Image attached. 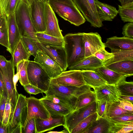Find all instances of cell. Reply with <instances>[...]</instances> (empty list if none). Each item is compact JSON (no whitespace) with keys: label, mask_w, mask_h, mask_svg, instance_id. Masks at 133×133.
<instances>
[{"label":"cell","mask_w":133,"mask_h":133,"mask_svg":"<svg viewBox=\"0 0 133 133\" xmlns=\"http://www.w3.org/2000/svg\"><path fill=\"white\" fill-rule=\"evenodd\" d=\"M91 88L87 84L79 87L64 86L58 83L55 78H51L49 89L44 93L46 96L54 95L69 104L74 110L78 97L91 90Z\"/></svg>","instance_id":"cell-1"},{"label":"cell","mask_w":133,"mask_h":133,"mask_svg":"<svg viewBox=\"0 0 133 133\" xmlns=\"http://www.w3.org/2000/svg\"><path fill=\"white\" fill-rule=\"evenodd\" d=\"M83 32L68 33L64 36L68 68L84 58L85 48Z\"/></svg>","instance_id":"cell-2"},{"label":"cell","mask_w":133,"mask_h":133,"mask_svg":"<svg viewBox=\"0 0 133 133\" xmlns=\"http://www.w3.org/2000/svg\"><path fill=\"white\" fill-rule=\"evenodd\" d=\"M48 3L54 12L71 24L79 26L86 21L72 0H49Z\"/></svg>","instance_id":"cell-3"},{"label":"cell","mask_w":133,"mask_h":133,"mask_svg":"<svg viewBox=\"0 0 133 133\" xmlns=\"http://www.w3.org/2000/svg\"><path fill=\"white\" fill-rule=\"evenodd\" d=\"M16 19L21 37L28 36L37 42L31 19L29 4L26 0H20L15 12Z\"/></svg>","instance_id":"cell-4"},{"label":"cell","mask_w":133,"mask_h":133,"mask_svg":"<svg viewBox=\"0 0 133 133\" xmlns=\"http://www.w3.org/2000/svg\"><path fill=\"white\" fill-rule=\"evenodd\" d=\"M29 84L41 90L44 93L48 90L51 78L38 63L29 60L27 67Z\"/></svg>","instance_id":"cell-5"},{"label":"cell","mask_w":133,"mask_h":133,"mask_svg":"<svg viewBox=\"0 0 133 133\" xmlns=\"http://www.w3.org/2000/svg\"><path fill=\"white\" fill-rule=\"evenodd\" d=\"M27 105L24 109L22 128L27 123L33 118L43 119L50 118L49 114L39 99L33 96L26 97Z\"/></svg>","instance_id":"cell-6"},{"label":"cell","mask_w":133,"mask_h":133,"mask_svg":"<svg viewBox=\"0 0 133 133\" xmlns=\"http://www.w3.org/2000/svg\"><path fill=\"white\" fill-rule=\"evenodd\" d=\"M96 101L84 107L75 110L65 116V122L63 126L69 133H71L73 128L81 121L96 112Z\"/></svg>","instance_id":"cell-7"},{"label":"cell","mask_w":133,"mask_h":133,"mask_svg":"<svg viewBox=\"0 0 133 133\" xmlns=\"http://www.w3.org/2000/svg\"><path fill=\"white\" fill-rule=\"evenodd\" d=\"M84 17L91 26L100 28L102 22L98 14L95 0H72Z\"/></svg>","instance_id":"cell-8"},{"label":"cell","mask_w":133,"mask_h":133,"mask_svg":"<svg viewBox=\"0 0 133 133\" xmlns=\"http://www.w3.org/2000/svg\"><path fill=\"white\" fill-rule=\"evenodd\" d=\"M0 69L3 79L5 91L8 95V99L11 104L13 112L19 94L17 91L16 90L13 82V77L15 74V67L12 63V59L8 61L6 67Z\"/></svg>","instance_id":"cell-9"},{"label":"cell","mask_w":133,"mask_h":133,"mask_svg":"<svg viewBox=\"0 0 133 133\" xmlns=\"http://www.w3.org/2000/svg\"><path fill=\"white\" fill-rule=\"evenodd\" d=\"M45 3L43 0H31L29 3L31 19L37 32L45 31Z\"/></svg>","instance_id":"cell-10"},{"label":"cell","mask_w":133,"mask_h":133,"mask_svg":"<svg viewBox=\"0 0 133 133\" xmlns=\"http://www.w3.org/2000/svg\"><path fill=\"white\" fill-rule=\"evenodd\" d=\"M26 105V96L21 94H19L8 127V133H22L23 113L24 108Z\"/></svg>","instance_id":"cell-11"},{"label":"cell","mask_w":133,"mask_h":133,"mask_svg":"<svg viewBox=\"0 0 133 133\" xmlns=\"http://www.w3.org/2000/svg\"><path fill=\"white\" fill-rule=\"evenodd\" d=\"M36 43L39 49L55 62L63 71L66 70L68 66L64 47L46 45L38 42Z\"/></svg>","instance_id":"cell-12"},{"label":"cell","mask_w":133,"mask_h":133,"mask_svg":"<svg viewBox=\"0 0 133 133\" xmlns=\"http://www.w3.org/2000/svg\"><path fill=\"white\" fill-rule=\"evenodd\" d=\"M60 84L79 87L86 84L82 70H71L62 72L55 78Z\"/></svg>","instance_id":"cell-13"},{"label":"cell","mask_w":133,"mask_h":133,"mask_svg":"<svg viewBox=\"0 0 133 133\" xmlns=\"http://www.w3.org/2000/svg\"><path fill=\"white\" fill-rule=\"evenodd\" d=\"M83 39L85 48L84 58L94 55L100 49L105 48L100 35L97 32H83Z\"/></svg>","instance_id":"cell-14"},{"label":"cell","mask_w":133,"mask_h":133,"mask_svg":"<svg viewBox=\"0 0 133 133\" xmlns=\"http://www.w3.org/2000/svg\"><path fill=\"white\" fill-rule=\"evenodd\" d=\"M34 61L39 63L51 78H54L63 71L54 61L40 50L37 52Z\"/></svg>","instance_id":"cell-15"},{"label":"cell","mask_w":133,"mask_h":133,"mask_svg":"<svg viewBox=\"0 0 133 133\" xmlns=\"http://www.w3.org/2000/svg\"><path fill=\"white\" fill-rule=\"evenodd\" d=\"M45 15L46 29L43 33L53 36L63 38L55 12L47 2L45 3Z\"/></svg>","instance_id":"cell-16"},{"label":"cell","mask_w":133,"mask_h":133,"mask_svg":"<svg viewBox=\"0 0 133 133\" xmlns=\"http://www.w3.org/2000/svg\"><path fill=\"white\" fill-rule=\"evenodd\" d=\"M94 89L97 100L109 103L119 101L120 94L116 85L106 84Z\"/></svg>","instance_id":"cell-17"},{"label":"cell","mask_w":133,"mask_h":133,"mask_svg":"<svg viewBox=\"0 0 133 133\" xmlns=\"http://www.w3.org/2000/svg\"><path fill=\"white\" fill-rule=\"evenodd\" d=\"M7 18L9 43L6 50L12 55L21 39V36L16 22L15 12Z\"/></svg>","instance_id":"cell-18"},{"label":"cell","mask_w":133,"mask_h":133,"mask_svg":"<svg viewBox=\"0 0 133 133\" xmlns=\"http://www.w3.org/2000/svg\"><path fill=\"white\" fill-rule=\"evenodd\" d=\"M36 133H43L50 131L65 124V116L52 117L46 119L35 118Z\"/></svg>","instance_id":"cell-19"},{"label":"cell","mask_w":133,"mask_h":133,"mask_svg":"<svg viewBox=\"0 0 133 133\" xmlns=\"http://www.w3.org/2000/svg\"><path fill=\"white\" fill-rule=\"evenodd\" d=\"M105 47L110 48L111 52L121 50H133V39L114 36L107 39Z\"/></svg>","instance_id":"cell-20"},{"label":"cell","mask_w":133,"mask_h":133,"mask_svg":"<svg viewBox=\"0 0 133 133\" xmlns=\"http://www.w3.org/2000/svg\"><path fill=\"white\" fill-rule=\"evenodd\" d=\"M95 71L109 84L116 85L119 82L126 80L127 77L120 74L104 65Z\"/></svg>","instance_id":"cell-21"},{"label":"cell","mask_w":133,"mask_h":133,"mask_svg":"<svg viewBox=\"0 0 133 133\" xmlns=\"http://www.w3.org/2000/svg\"><path fill=\"white\" fill-rule=\"evenodd\" d=\"M104 65L102 61L93 55L84 58L77 63L68 68L69 70L95 71Z\"/></svg>","instance_id":"cell-22"},{"label":"cell","mask_w":133,"mask_h":133,"mask_svg":"<svg viewBox=\"0 0 133 133\" xmlns=\"http://www.w3.org/2000/svg\"><path fill=\"white\" fill-rule=\"evenodd\" d=\"M97 12L102 22L112 21L118 14V11L114 6L95 0Z\"/></svg>","instance_id":"cell-23"},{"label":"cell","mask_w":133,"mask_h":133,"mask_svg":"<svg viewBox=\"0 0 133 133\" xmlns=\"http://www.w3.org/2000/svg\"><path fill=\"white\" fill-rule=\"evenodd\" d=\"M39 99L52 117L65 116L73 111L54 103L44 97Z\"/></svg>","instance_id":"cell-24"},{"label":"cell","mask_w":133,"mask_h":133,"mask_svg":"<svg viewBox=\"0 0 133 133\" xmlns=\"http://www.w3.org/2000/svg\"><path fill=\"white\" fill-rule=\"evenodd\" d=\"M105 66L110 69L127 77L133 75V60L122 61Z\"/></svg>","instance_id":"cell-25"},{"label":"cell","mask_w":133,"mask_h":133,"mask_svg":"<svg viewBox=\"0 0 133 133\" xmlns=\"http://www.w3.org/2000/svg\"><path fill=\"white\" fill-rule=\"evenodd\" d=\"M111 126L107 118L100 117L94 121L83 133H110Z\"/></svg>","instance_id":"cell-26"},{"label":"cell","mask_w":133,"mask_h":133,"mask_svg":"<svg viewBox=\"0 0 133 133\" xmlns=\"http://www.w3.org/2000/svg\"><path fill=\"white\" fill-rule=\"evenodd\" d=\"M36 36L37 42L44 45L58 47H64L63 38L49 35L43 32H36Z\"/></svg>","instance_id":"cell-27"},{"label":"cell","mask_w":133,"mask_h":133,"mask_svg":"<svg viewBox=\"0 0 133 133\" xmlns=\"http://www.w3.org/2000/svg\"><path fill=\"white\" fill-rule=\"evenodd\" d=\"M31 55L21 39L12 55V61L14 66L16 67L17 64L22 60H29Z\"/></svg>","instance_id":"cell-28"},{"label":"cell","mask_w":133,"mask_h":133,"mask_svg":"<svg viewBox=\"0 0 133 133\" xmlns=\"http://www.w3.org/2000/svg\"><path fill=\"white\" fill-rule=\"evenodd\" d=\"M84 80L87 84L94 89L107 84L95 71L82 70Z\"/></svg>","instance_id":"cell-29"},{"label":"cell","mask_w":133,"mask_h":133,"mask_svg":"<svg viewBox=\"0 0 133 133\" xmlns=\"http://www.w3.org/2000/svg\"><path fill=\"white\" fill-rule=\"evenodd\" d=\"M108 119L111 123L110 133H133V121L119 122Z\"/></svg>","instance_id":"cell-30"},{"label":"cell","mask_w":133,"mask_h":133,"mask_svg":"<svg viewBox=\"0 0 133 133\" xmlns=\"http://www.w3.org/2000/svg\"><path fill=\"white\" fill-rule=\"evenodd\" d=\"M111 52L113 54L114 56L103 63L105 66L122 61L133 60V50H121Z\"/></svg>","instance_id":"cell-31"},{"label":"cell","mask_w":133,"mask_h":133,"mask_svg":"<svg viewBox=\"0 0 133 133\" xmlns=\"http://www.w3.org/2000/svg\"><path fill=\"white\" fill-rule=\"evenodd\" d=\"M119 101L108 103L106 111L107 118H111L120 116L133 115V111H129L119 107Z\"/></svg>","instance_id":"cell-32"},{"label":"cell","mask_w":133,"mask_h":133,"mask_svg":"<svg viewBox=\"0 0 133 133\" xmlns=\"http://www.w3.org/2000/svg\"><path fill=\"white\" fill-rule=\"evenodd\" d=\"M118 14L124 22H133V2L122 6L118 5Z\"/></svg>","instance_id":"cell-33"},{"label":"cell","mask_w":133,"mask_h":133,"mask_svg":"<svg viewBox=\"0 0 133 133\" xmlns=\"http://www.w3.org/2000/svg\"><path fill=\"white\" fill-rule=\"evenodd\" d=\"M96 101L94 92L91 90L78 97L76 102L75 110L84 107Z\"/></svg>","instance_id":"cell-34"},{"label":"cell","mask_w":133,"mask_h":133,"mask_svg":"<svg viewBox=\"0 0 133 133\" xmlns=\"http://www.w3.org/2000/svg\"><path fill=\"white\" fill-rule=\"evenodd\" d=\"M97 117L96 112L90 115L79 123L72 130L71 133H83Z\"/></svg>","instance_id":"cell-35"},{"label":"cell","mask_w":133,"mask_h":133,"mask_svg":"<svg viewBox=\"0 0 133 133\" xmlns=\"http://www.w3.org/2000/svg\"><path fill=\"white\" fill-rule=\"evenodd\" d=\"M20 0H0V8L7 17L15 12Z\"/></svg>","instance_id":"cell-36"},{"label":"cell","mask_w":133,"mask_h":133,"mask_svg":"<svg viewBox=\"0 0 133 133\" xmlns=\"http://www.w3.org/2000/svg\"><path fill=\"white\" fill-rule=\"evenodd\" d=\"M29 60H23L18 62L16 67L19 75V82L22 86L29 84L28 77L27 65Z\"/></svg>","instance_id":"cell-37"},{"label":"cell","mask_w":133,"mask_h":133,"mask_svg":"<svg viewBox=\"0 0 133 133\" xmlns=\"http://www.w3.org/2000/svg\"><path fill=\"white\" fill-rule=\"evenodd\" d=\"M116 85L120 95L133 96L132 82H127L124 80L119 82Z\"/></svg>","instance_id":"cell-38"},{"label":"cell","mask_w":133,"mask_h":133,"mask_svg":"<svg viewBox=\"0 0 133 133\" xmlns=\"http://www.w3.org/2000/svg\"><path fill=\"white\" fill-rule=\"evenodd\" d=\"M21 39L29 53L35 57L37 51L39 50L36 42L28 36H22Z\"/></svg>","instance_id":"cell-39"},{"label":"cell","mask_w":133,"mask_h":133,"mask_svg":"<svg viewBox=\"0 0 133 133\" xmlns=\"http://www.w3.org/2000/svg\"><path fill=\"white\" fill-rule=\"evenodd\" d=\"M8 43L7 18L6 16L3 22L0 26V44L7 49L8 46Z\"/></svg>","instance_id":"cell-40"},{"label":"cell","mask_w":133,"mask_h":133,"mask_svg":"<svg viewBox=\"0 0 133 133\" xmlns=\"http://www.w3.org/2000/svg\"><path fill=\"white\" fill-rule=\"evenodd\" d=\"M12 113L11 104L7 99L4 112L2 124L3 126L8 128L9 124Z\"/></svg>","instance_id":"cell-41"},{"label":"cell","mask_w":133,"mask_h":133,"mask_svg":"<svg viewBox=\"0 0 133 133\" xmlns=\"http://www.w3.org/2000/svg\"><path fill=\"white\" fill-rule=\"evenodd\" d=\"M97 119L100 117L107 118L106 111L108 102L105 101L97 100Z\"/></svg>","instance_id":"cell-42"},{"label":"cell","mask_w":133,"mask_h":133,"mask_svg":"<svg viewBox=\"0 0 133 133\" xmlns=\"http://www.w3.org/2000/svg\"><path fill=\"white\" fill-rule=\"evenodd\" d=\"M103 63L113 57L114 54L112 53L107 51L105 48H102L97 51L94 55Z\"/></svg>","instance_id":"cell-43"},{"label":"cell","mask_w":133,"mask_h":133,"mask_svg":"<svg viewBox=\"0 0 133 133\" xmlns=\"http://www.w3.org/2000/svg\"><path fill=\"white\" fill-rule=\"evenodd\" d=\"M36 133V127L34 118L30 119L22 128V133Z\"/></svg>","instance_id":"cell-44"},{"label":"cell","mask_w":133,"mask_h":133,"mask_svg":"<svg viewBox=\"0 0 133 133\" xmlns=\"http://www.w3.org/2000/svg\"><path fill=\"white\" fill-rule=\"evenodd\" d=\"M122 34L124 37L133 39V22L126 24L122 28Z\"/></svg>","instance_id":"cell-45"},{"label":"cell","mask_w":133,"mask_h":133,"mask_svg":"<svg viewBox=\"0 0 133 133\" xmlns=\"http://www.w3.org/2000/svg\"><path fill=\"white\" fill-rule=\"evenodd\" d=\"M43 97L54 103L74 110L72 107L69 104L57 98L54 95L49 96L46 95Z\"/></svg>","instance_id":"cell-46"},{"label":"cell","mask_w":133,"mask_h":133,"mask_svg":"<svg viewBox=\"0 0 133 133\" xmlns=\"http://www.w3.org/2000/svg\"><path fill=\"white\" fill-rule=\"evenodd\" d=\"M23 87L25 90L29 94L36 95L43 92L41 90L30 84L25 85Z\"/></svg>","instance_id":"cell-47"},{"label":"cell","mask_w":133,"mask_h":133,"mask_svg":"<svg viewBox=\"0 0 133 133\" xmlns=\"http://www.w3.org/2000/svg\"><path fill=\"white\" fill-rule=\"evenodd\" d=\"M107 118L109 119L117 122L130 121H133V114L123 115L112 118Z\"/></svg>","instance_id":"cell-48"},{"label":"cell","mask_w":133,"mask_h":133,"mask_svg":"<svg viewBox=\"0 0 133 133\" xmlns=\"http://www.w3.org/2000/svg\"><path fill=\"white\" fill-rule=\"evenodd\" d=\"M119 103L118 105L122 108L129 111H133V105L132 103L127 101L119 99Z\"/></svg>","instance_id":"cell-49"},{"label":"cell","mask_w":133,"mask_h":133,"mask_svg":"<svg viewBox=\"0 0 133 133\" xmlns=\"http://www.w3.org/2000/svg\"><path fill=\"white\" fill-rule=\"evenodd\" d=\"M8 98L2 96L0 100V121L2 122L4 112Z\"/></svg>","instance_id":"cell-50"},{"label":"cell","mask_w":133,"mask_h":133,"mask_svg":"<svg viewBox=\"0 0 133 133\" xmlns=\"http://www.w3.org/2000/svg\"><path fill=\"white\" fill-rule=\"evenodd\" d=\"M2 96L8 98V95L5 91L3 79L0 69V100Z\"/></svg>","instance_id":"cell-51"},{"label":"cell","mask_w":133,"mask_h":133,"mask_svg":"<svg viewBox=\"0 0 133 133\" xmlns=\"http://www.w3.org/2000/svg\"><path fill=\"white\" fill-rule=\"evenodd\" d=\"M8 61L3 56L0 55V68H4L6 66Z\"/></svg>","instance_id":"cell-52"},{"label":"cell","mask_w":133,"mask_h":133,"mask_svg":"<svg viewBox=\"0 0 133 133\" xmlns=\"http://www.w3.org/2000/svg\"><path fill=\"white\" fill-rule=\"evenodd\" d=\"M119 99L129 101L133 103V96H123L120 95Z\"/></svg>","instance_id":"cell-53"},{"label":"cell","mask_w":133,"mask_h":133,"mask_svg":"<svg viewBox=\"0 0 133 133\" xmlns=\"http://www.w3.org/2000/svg\"><path fill=\"white\" fill-rule=\"evenodd\" d=\"M19 79V74L18 72H17L16 73L14 74L13 78V82L15 88L16 90L17 91L16 87L17 84Z\"/></svg>","instance_id":"cell-54"},{"label":"cell","mask_w":133,"mask_h":133,"mask_svg":"<svg viewBox=\"0 0 133 133\" xmlns=\"http://www.w3.org/2000/svg\"><path fill=\"white\" fill-rule=\"evenodd\" d=\"M8 128L3 126L0 121V133H8Z\"/></svg>","instance_id":"cell-55"},{"label":"cell","mask_w":133,"mask_h":133,"mask_svg":"<svg viewBox=\"0 0 133 133\" xmlns=\"http://www.w3.org/2000/svg\"><path fill=\"white\" fill-rule=\"evenodd\" d=\"M6 16L4 15L0 8V26L3 22Z\"/></svg>","instance_id":"cell-56"},{"label":"cell","mask_w":133,"mask_h":133,"mask_svg":"<svg viewBox=\"0 0 133 133\" xmlns=\"http://www.w3.org/2000/svg\"><path fill=\"white\" fill-rule=\"evenodd\" d=\"M121 3L122 6L125 5L127 4L133 2V0H118Z\"/></svg>","instance_id":"cell-57"},{"label":"cell","mask_w":133,"mask_h":133,"mask_svg":"<svg viewBox=\"0 0 133 133\" xmlns=\"http://www.w3.org/2000/svg\"><path fill=\"white\" fill-rule=\"evenodd\" d=\"M47 133H69L68 131L66 129L64 130L61 131H50V132H47Z\"/></svg>","instance_id":"cell-58"},{"label":"cell","mask_w":133,"mask_h":133,"mask_svg":"<svg viewBox=\"0 0 133 133\" xmlns=\"http://www.w3.org/2000/svg\"><path fill=\"white\" fill-rule=\"evenodd\" d=\"M43 0L45 2H48L49 0Z\"/></svg>","instance_id":"cell-59"},{"label":"cell","mask_w":133,"mask_h":133,"mask_svg":"<svg viewBox=\"0 0 133 133\" xmlns=\"http://www.w3.org/2000/svg\"><path fill=\"white\" fill-rule=\"evenodd\" d=\"M26 0L29 3V4L30 2V1L31 0Z\"/></svg>","instance_id":"cell-60"}]
</instances>
